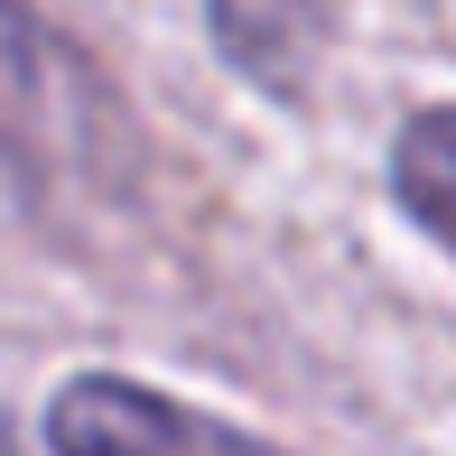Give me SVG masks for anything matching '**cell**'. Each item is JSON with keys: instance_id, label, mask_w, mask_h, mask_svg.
Listing matches in <instances>:
<instances>
[{"instance_id": "cell-2", "label": "cell", "mask_w": 456, "mask_h": 456, "mask_svg": "<svg viewBox=\"0 0 456 456\" xmlns=\"http://www.w3.org/2000/svg\"><path fill=\"white\" fill-rule=\"evenodd\" d=\"M47 447L56 456H280L271 438L215 419L196 401H168V391H140L121 372H75L47 401Z\"/></svg>"}, {"instance_id": "cell-3", "label": "cell", "mask_w": 456, "mask_h": 456, "mask_svg": "<svg viewBox=\"0 0 456 456\" xmlns=\"http://www.w3.org/2000/svg\"><path fill=\"white\" fill-rule=\"evenodd\" d=\"M391 186L428 233L456 252V112H410L391 140Z\"/></svg>"}, {"instance_id": "cell-1", "label": "cell", "mask_w": 456, "mask_h": 456, "mask_svg": "<svg viewBox=\"0 0 456 456\" xmlns=\"http://www.w3.org/2000/svg\"><path fill=\"white\" fill-rule=\"evenodd\" d=\"M94 75L47 37L28 0H0V186L37 196L47 177L75 168L85 150V94Z\"/></svg>"}, {"instance_id": "cell-4", "label": "cell", "mask_w": 456, "mask_h": 456, "mask_svg": "<svg viewBox=\"0 0 456 456\" xmlns=\"http://www.w3.org/2000/svg\"><path fill=\"white\" fill-rule=\"evenodd\" d=\"M0 456H19V438H10V419H0Z\"/></svg>"}]
</instances>
